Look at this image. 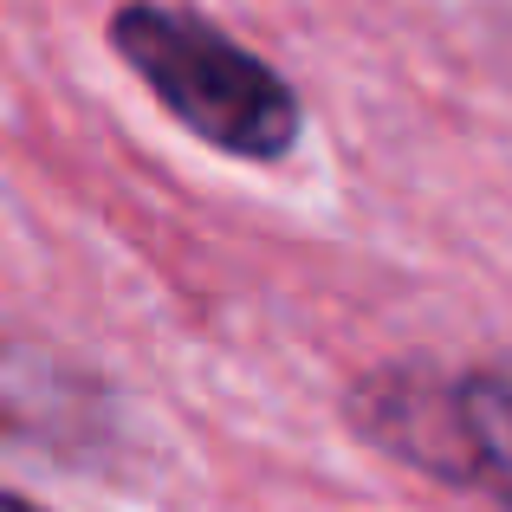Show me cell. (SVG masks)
I'll return each mask as SVG.
<instances>
[{
	"label": "cell",
	"instance_id": "obj_1",
	"mask_svg": "<svg viewBox=\"0 0 512 512\" xmlns=\"http://www.w3.org/2000/svg\"><path fill=\"white\" fill-rule=\"evenodd\" d=\"M111 46L156 91V104L208 150L240 156V163L292 156L305 130L299 91L214 20L182 13L169 0H124L111 13Z\"/></svg>",
	"mask_w": 512,
	"mask_h": 512
},
{
	"label": "cell",
	"instance_id": "obj_2",
	"mask_svg": "<svg viewBox=\"0 0 512 512\" xmlns=\"http://www.w3.org/2000/svg\"><path fill=\"white\" fill-rule=\"evenodd\" d=\"M350 422L402 467L512 512V370L448 376L428 363H396L350 389Z\"/></svg>",
	"mask_w": 512,
	"mask_h": 512
},
{
	"label": "cell",
	"instance_id": "obj_3",
	"mask_svg": "<svg viewBox=\"0 0 512 512\" xmlns=\"http://www.w3.org/2000/svg\"><path fill=\"white\" fill-rule=\"evenodd\" d=\"M0 512H39L33 500H20V493H0Z\"/></svg>",
	"mask_w": 512,
	"mask_h": 512
}]
</instances>
